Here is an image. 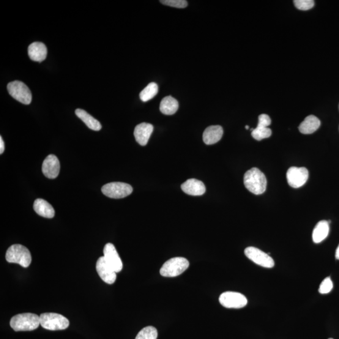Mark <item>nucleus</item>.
I'll use <instances>...</instances> for the list:
<instances>
[{
	"instance_id": "nucleus-21",
	"label": "nucleus",
	"mask_w": 339,
	"mask_h": 339,
	"mask_svg": "<svg viewBox=\"0 0 339 339\" xmlns=\"http://www.w3.org/2000/svg\"><path fill=\"white\" fill-rule=\"evenodd\" d=\"M75 113L79 118H80L90 129L94 131L101 130L102 126H101L100 123L94 117L90 115L89 113H87L86 111L81 109H77Z\"/></svg>"
},
{
	"instance_id": "nucleus-2",
	"label": "nucleus",
	"mask_w": 339,
	"mask_h": 339,
	"mask_svg": "<svg viewBox=\"0 0 339 339\" xmlns=\"http://www.w3.org/2000/svg\"><path fill=\"white\" fill-rule=\"evenodd\" d=\"M10 324L16 332L32 331L39 327L40 316L32 313L18 314L12 317Z\"/></svg>"
},
{
	"instance_id": "nucleus-3",
	"label": "nucleus",
	"mask_w": 339,
	"mask_h": 339,
	"mask_svg": "<svg viewBox=\"0 0 339 339\" xmlns=\"http://www.w3.org/2000/svg\"><path fill=\"white\" fill-rule=\"evenodd\" d=\"M6 259L11 263L20 264L23 268H28L32 262V256L30 251L24 246L13 245L8 249Z\"/></svg>"
},
{
	"instance_id": "nucleus-6",
	"label": "nucleus",
	"mask_w": 339,
	"mask_h": 339,
	"mask_svg": "<svg viewBox=\"0 0 339 339\" xmlns=\"http://www.w3.org/2000/svg\"><path fill=\"white\" fill-rule=\"evenodd\" d=\"M7 90L11 96L24 105L31 104L32 95L31 90L22 82H11L7 86Z\"/></svg>"
},
{
	"instance_id": "nucleus-5",
	"label": "nucleus",
	"mask_w": 339,
	"mask_h": 339,
	"mask_svg": "<svg viewBox=\"0 0 339 339\" xmlns=\"http://www.w3.org/2000/svg\"><path fill=\"white\" fill-rule=\"evenodd\" d=\"M40 325L49 330H62L69 326L66 317L56 313H44L40 316Z\"/></svg>"
},
{
	"instance_id": "nucleus-20",
	"label": "nucleus",
	"mask_w": 339,
	"mask_h": 339,
	"mask_svg": "<svg viewBox=\"0 0 339 339\" xmlns=\"http://www.w3.org/2000/svg\"><path fill=\"white\" fill-rule=\"evenodd\" d=\"M329 233V223L327 221H321L317 223L312 234L313 241L317 244L323 241Z\"/></svg>"
},
{
	"instance_id": "nucleus-9",
	"label": "nucleus",
	"mask_w": 339,
	"mask_h": 339,
	"mask_svg": "<svg viewBox=\"0 0 339 339\" xmlns=\"http://www.w3.org/2000/svg\"><path fill=\"white\" fill-rule=\"evenodd\" d=\"M220 302L223 307L228 308H241L247 305V297L240 293L226 292L221 295Z\"/></svg>"
},
{
	"instance_id": "nucleus-4",
	"label": "nucleus",
	"mask_w": 339,
	"mask_h": 339,
	"mask_svg": "<svg viewBox=\"0 0 339 339\" xmlns=\"http://www.w3.org/2000/svg\"><path fill=\"white\" fill-rule=\"evenodd\" d=\"M189 267V262L182 257H176L166 261L160 269L164 277H176L182 274Z\"/></svg>"
},
{
	"instance_id": "nucleus-29",
	"label": "nucleus",
	"mask_w": 339,
	"mask_h": 339,
	"mask_svg": "<svg viewBox=\"0 0 339 339\" xmlns=\"http://www.w3.org/2000/svg\"><path fill=\"white\" fill-rule=\"evenodd\" d=\"M271 124H272V120H271L270 117L267 115V114H262L259 116L258 125L269 127Z\"/></svg>"
},
{
	"instance_id": "nucleus-19",
	"label": "nucleus",
	"mask_w": 339,
	"mask_h": 339,
	"mask_svg": "<svg viewBox=\"0 0 339 339\" xmlns=\"http://www.w3.org/2000/svg\"><path fill=\"white\" fill-rule=\"evenodd\" d=\"M34 209L35 212L42 217L49 219L54 217L55 210L53 207L42 199H37L35 201Z\"/></svg>"
},
{
	"instance_id": "nucleus-23",
	"label": "nucleus",
	"mask_w": 339,
	"mask_h": 339,
	"mask_svg": "<svg viewBox=\"0 0 339 339\" xmlns=\"http://www.w3.org/2000/svg\"><path fill=\"white\" fill-rule=\"evenodd\" d=\"M158 92V85L155 83H150L139 94V98L143 102H147L154 98Z\"/></svg>"
},
{
	"instance_id": "nucleus-33",
	"label": "nucleus",
	"mask_w": 339,
	"mask_h": 339,
	"mask_svg": "<svg viewBox=\"0 0 339 339\" xmlns=\"http://www.w3.org/2000/svg\"><path fill=\"white\" fill-rule=\"evenodd\" d=\"M329 339H333V338H329Z\"/></svg>"
},
{
	"instance_id": "nucleus-15",
	"label": "nucleus",
	"mask_w": 339,
	"mask_h": 339,
	"mask_svg": "<svg viewBox=\"0 0 339 339\" xmlns=\"http://www.w3.org/2000/svg\"><path fill=\"white\" fill-rule=\"evenodd\" d=\"M181 188L185 193L192 196H202L206 190L204 183L196 179L187 180L182 184Z\"/></svg>"
},
{
	"instance_id": "nucleus-34",
	"label": "nucleus",
	"mask_w": 339,
	"mask_h": 339,
	"mask_svg": "<svg viewBox=\"0 0 339 339\" xmlns=\"http://www.w3.org/2000/svg\"><path fill=\"white\" fill-rule=\"evenodd\" d=\"M338 108H339V106H338Z\"/></svg>"
},
{
	"instance_id": "nucleus-31",
	"label": "nucleus",
	"mask_w": 339,
	"mask_h": 339,
	"mask_svg": "<svg viewBox=\"0 0 339 339\" xmlns=\"http://www.w3.org/2000/svg\"><path fill=\"white\" fill-rule=\"evenodd\" d=\"M335 258L339 260V245L338 246L337 250H336Z\"/></svg>"
},
{
	"instance_id": "nucleus-25",
	"label": "nucleus",
	"mask_w": 339,
	"mask_h": 339,
	"mask_svg": "<svg viewBox=\"0 0 339 339\" xmlns=\"http://www.w3.org/2000/svg\"><path fill=\"white\" fill-rule=\"evenodd\" d=\"M158 332L156 328L148 326L143 328L136 335L135 339H157Z\"/></svg>"
},
{
	"instance_id": "nucleus-28",
	"label": "nucleus",
	"mask_w": 339,
	"mask_h": 339,
	"mask_svg": "<svg viewBox=\"0 0 339 339\" xmlns=\"http://www.w3.org/2000/svg\"><path fill=\"white\" fill-rule=\"evenodd\" d=\"M160 2L167 6L177 8H184L188 5V3L185 0H161Z\"/></svg>"
},
{
	"instance_id": "nucleus-26",
	"label": "nucleus",
	"mask_w": 339,
	"mask_h": 339,
	"mask_svg": "<svg viewBox=\"0 0 339 339\" xmlns=\"http://www.w3.org/2000/svg\"><path fill=\"white\" fill-rule=\"evenodd\" d=\"M294 4L298 9L303 11L310 10L315 5L313 0H295Z\"/></svg>"
},
{
	"instance_id": "nucleus-1",
	"label": "nucleus",
	"mask_w": 339,
	"mask_h": 339,
	"mask_svg": "<svg viewBox=\"0 0 339 339\" xmlns=\"http://www.w3.org/2000/svg\"><path fill=\"white\" fill-rule=\"evenodd\" d=\"M244 184L245 187L251 193L260 195L266 191L267 180L260 170L253 168L246 172Z\"/></svg>"
},
{
	"instance_id": "nucleus-32",
	"label": "nucleus",
	"mask_w": 339,
	"mask_h": 339,
	"mask_svg": "<svg viewBox=\"0 0 339 339\" xmlns=\"http://www.w3.org/2000/svg\"><path fill=\"white\" fill-rule=\"evenodd\" d=\"M246 129L248 130L249 129V127L248 126H246Z\"/></svg>"
},
{
	"instance_id": "nucleus-13",
	"label": "nucleus",
	"mask_w": 339,
	"mask_h": 339,
	"mask_svg": "<svg viewBox=\"0 0 339 339\" xmlns=\"http://www.w3.org/2000/svg\"><path fill=\"white\" fill-rule=\"evenodd\" d=\"M60 162L58 158L54 155H49L43 161L42 172L49 179H56L59 176Z\"/></svg>"
},
{
	"instance_id": "nucleus-7",
	"label": "nucleus",
	"mask_w": 339,
	"mask_h": 339,
	"mask_svg": "<svg viewBox=\"0 0 339 339\" xmlns=\"http://www.w3.org/2000/svg\"><path fill=\"white\" fill-rule=\"evenodd\" d=\"M104 195L112 199H122L130 196L133 192V187L123 182H111L102 187Z\"/></svg>"
},
{
	"instance_id": "nucleus-24",
	"label": "nucleus",
	"mask_w": 339,
	"mask_h": 339,
	"mask_svg": "<svg viewBox=\"0 0 339 339\" xmlns=\"http://www.w3.org/2000/svg\"><path fill=\"white\" fill-rule=\"evenodd\" d=\"M272 131L269 127L264 126L258 125L255 129L251 132L253 138L256 140L261 141L262 139L268 138L272 136Z\"/></svg>"
},
{
	"instance_id": "nucleus-10",
	"label": "nucleus",
	"mask_w": 339,
	"mask_h": 339,
	"mask_svg": "<svg viewBox=\"0 0 339 339\" xmlns=\"http://www.w3.org/2000/svg\"><path fill=\"white\" fill-rule=\"evenodd\" d=\"M308 176V171L307 168L292 166L287 171V182L292 187L300 188L307 182Z\"/></svg>"
},
{
	"instance_id": "nucleus-22",
	"label": "nucleus",
	"mask_w": 339,
	"mask_h": 339,
	"mask_svg": "<svg viewBox=\"0 0 339 339\" xmlns=\"http://www.w3.org/2000/svg\"><path fill=\"white\" fill-rule=\"evenodd\" d=\"M179 107L177 100L172 96H166L161 101L160 110L165 115H172L176 113Z\"/></svg>"
},
{
	"instance_id": "nucleus-14",
	"label": "nucleus",
	"mask_w": 339,
	"mask_h": 339,
	"mask_svg": "<svg viewBox=\"0 0 339 339\" xmlns=\"http://www.w3.org/2000/svg\"><path fill=\"white\" fill-rule=\"evenodd\" d=\"M154 131V126L147 123H142L136 126L134 131L136 141L141 146H146Z\"/></svg>"
},
{
	"instance_id": "nucleus-30",
	"label": "nucleus",
	"mask_w": 339,
	"mask_h": 339,
	"mask_svg": "<svg viewBox=\"0 0 339 339\" xmlns=\"http://www.w3.org/2000/svg\"><path fill=\"white\" fill-rule=\"evenodd\" d=\"M5 150V143L2 137H0V154H2Z\"/></svg>"
},
{
	"instance_id": "nucleus-8",
	"label": "nucleus",
	"mask_w": 339,
	"mask_h": 339,
	"mask_svg": "<svg viewBox=\"0 0 339 339\" xmlns=\"http://www.w3.org/2000/svg\"><path fill=\"white\" fill-rule=\"evenodd\" d=\"M245 255L256 264L267 269H272L275 266L273 259L269 254L263 252L255 247H248L245 250Z\"/></svg>"
},
{
	"instance_id": "nucleus-11",
	"label": "nucleus",
	"mask_w": 339,
	"mask_h": 339,
	"mask_svg": "<svg viewBox=\"0 0 339 339\" xmlns=\"http://www.w3.org/2000/svg\"><path fill=\"white\" fill-rule=\"evenodd\" d=\"M96 271L100 278L105 283L111 285L115 282L116 273L106 261L104 256L100 257L96 262Z\"/></svg>"
},
{
	"instance_id": "nucleus-18",
	"label": "nucleus",
	"mask_w": 339,
	"mask_h": 339,
	"mask_svg": "<svg viewBox=\"0 0 339 339\" xmlns=\"http://www.w3.org/2000/svg\"><path fill=\"white\" fill-rule=\"evenodd\" d=\"M321 122L318 117L310 115L305 117L304 121L301 123L299 129L300 132L304 135L312 134L321 127Z\"/></svg>"
},
{
	"instance_id": "nucleus-12",
	"label": "nucleus",
	"mask_w": 339,
	"mask_h": 339,
	"mask_svg": "<svg viewBox=\"0 0 339 339\" xmlns=\"http://www.w3.org/2000/svg\"><path fill=\"white\" fill-rule=\"evenodd\" d=\"M103 253L104 258L116 273L121 272L123 269V262L115 247L111 243H108L104 248Z\"/></svg>"
},
{
	"instance_id": "nucleus-17",
	"label": "nucleus",
	"mask_w": 339,
	"mask_h": 339,
	"mask_svg": "<svg viewBox=\"0 0 339 339\" xmlns=\"http://www.w3.org/2000/svg\"><path fill=\"white\" fill-rule=\"evenodd\" d=\"M28 54L30 58L32 61L41 62L46 59L47 49L44 43L39 42H34L29 45Z\"/></svg>"
},
{
	"instance_id": "nucleus-27",
	"label": "nucleus",
	"mask_w": 339,
	"mask_h": 339,
	"mask_svg": "<svg viewBox=\"0 0 339 339\" xmlns=\"http://www.w3.org/2000/svg\"><path fill=\"white\" fill-rule=\"evenodd\" d=\"M333 288V283L330 277L325 278L320 285L319 292L321 294H327L331 292Z\"/></svg>"
},
{
	"instance_id": "nucleus-16",
	"label": "nucleus",
	"mask_w": 339,
	"mask_h": 339,
	"mask_svg": "<svg viewBox=\"0 0 339 339\" xmlns=\"http://www.w3.org/2000/svg\"><path fill=\"white\" fill-rule=\"evenodd\" d=\"M224 131L220 125L210 126L207 128L203 133V141L207 146L214 144L221 140Z\"/></svg>"
}]
</instances>
